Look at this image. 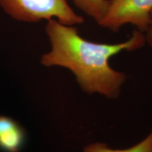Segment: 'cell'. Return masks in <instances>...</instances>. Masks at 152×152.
Instances as JSON below:
<instances>
[{
  "instance_id": "6da1fadb",
  "label": "cell",
  "mask_w": 152,
  "mask_h": 152,
  "mask_svg": "<svg viewBox=\"0 0 152 152\" xmlns=\"http://www.w3.org/2000/svg\"><path fill=\"white\" fill-rule=\"evenodd\" d=\"M45 32L51 44L49 52L41 57L42 65L61 66L70 70L83 92L108 99L119 96L126 75L113 69L109 61L123 51L132 52L145 45L144 33L134 30L128 40L117 44L94 42L80 35L73 26L56 19L47 20Z\"/></svg>"
},
{
  "instance_id": "8992f818",
  "label": "cell",
  "mask_w": 152,
  "mask_h": 152,
  "mask_svg": "<svg viewBox=\"0 0 152 152\" xmlns=\"http://www.w3.org/2000/svg\"><path fill=\"white\" fill-rule=\"evenodd\" d=\"M83 152H152V131L141 142L127 149H112L103 142H94L87 145Z\"/></svg>"
},
{
  "instance_id": "52a82bcc",
  "label": "cell",
  "mask_w": 152,
  "mask_h": 152,
  "mask_svg": "<svg viewBox=\"0 0 152 152\" xmlns=\"http://www.w3.org/2000/svg\"><path fill=\"white\" fill-rule=\"evenodd\" d=\"M144 35L145 37V42L147 43L152 49V10L149 14V22L145 31L144 32Z\"/></svg>"
},
{
  "instance_id": "5b68a950",
  "label": "cell",
  "mask_w": 152,
  "mask_h": 152,
  "mask_svg": "<svg viewBox=\"0 0 152 152\" xmlns=\"http://www.w3.org/2000/svg\"><path fill=\"white\" fill-rule=\"evenodd\" d=\"M76 7L100 25L107 16L111 0H72Z\"/></svg>"
},
{
  "instance_id": "7a4b0ae2",
  "label": "cell",
  "mask_w": 152,
  "mask_h": 152,
  "mask_svg": "<svg viewBox=\"0 0 152 152\" xmlns=\"http://www.w3.org/2000/svg\"><path fill=\"white\" fill-rule=\"evenodd\" d=\"M0 6L6 14L22 22L37 23L54 18L73 26L85 21L66 0H0Z\"/></svg>"
},
{
  "instance_id": "277c9868",
  "label": "cell",
  "mask_w": 152,
  "mask_h": 152,
  "mask_svg": "<svg viewBox=\"0 0 152 152\" xmlns=\"http://www.w3.org/2000/svg\"><path fill=\"white\" fill-rule=\"evenodd\" d=\"M26 142L23 127L12 118L0 115V150L20 152Z\"/></svg>"
},
{
  "instance_id": "3957f363",
  "label": "cell",
  "mask_w": 152,
  "mask_h": 152,
  "mask_svg": "<svg viewBox=\"0 0 152 152\" xmlns=\"http://www.w3.org/2000/svg\"><path fill=\"white\" fill-rule=\"evenodd\" d=\"M152 10V0H111L107 16L99 25L113 32L130 24L144 33Z\"/></svg>"
}]
</instances>
